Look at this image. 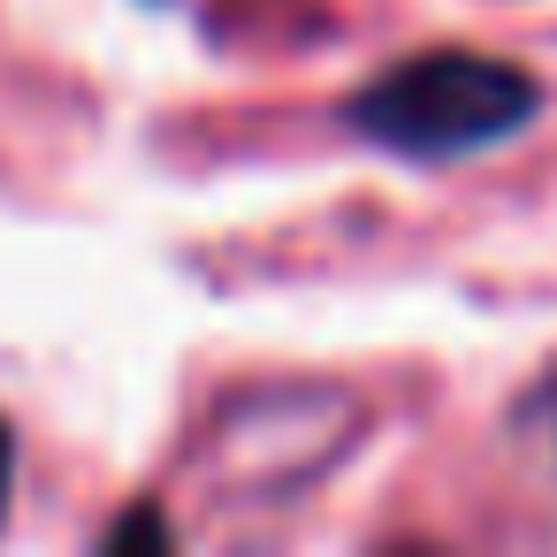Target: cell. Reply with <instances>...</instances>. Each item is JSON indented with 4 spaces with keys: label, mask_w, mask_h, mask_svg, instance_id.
<instances>
[{
    "label": "cell",
    "mask_w": 557,
    "mask_h": 557,
    "mask_svg": "<svg viewBox=\"0 0 557 557\" xmlns=\"http://www.w3.org/2000/svg\"><path fill=\"white\" fill-rule=\"evenodd\" d=\"M9 466L16 458H9V428H0V511H9Z\"/></svg>",
    "instance_id": "obj_2"
},
{
    "label": "cell",
    "mask_w": 557,
    "mask_h": 557,
    "mask_svg": "<svg viewBox=\"0 0 557 557\" xmlns=\"http://www.w3.org/2000/svg\"><path fill=\"white\" fill-rule=\"evenodd\" d=\"M542 108V85L511 62H488V54H412L405 70L374 77L344 123L382 146V153H405V161H458V153H481V146H504L511 131H527Z\"/></svg>",
    "instance_id": "obj_1"
}]
</instances>
